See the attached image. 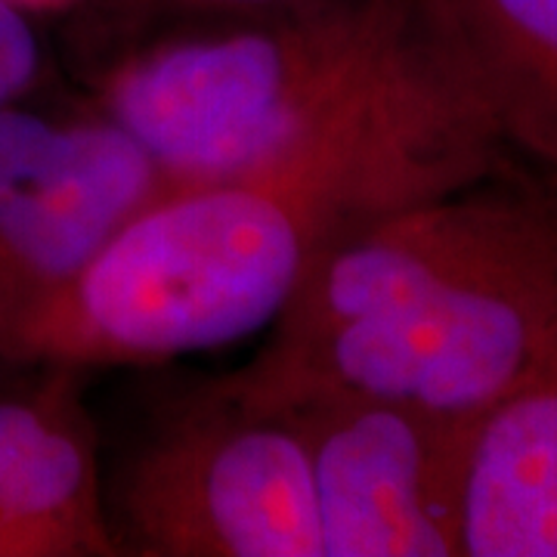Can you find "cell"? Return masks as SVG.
<instances>
[{
    "label": "cell",
    "mask_w": 557,
    "mask_h": 557,
    "mask_svg": "<svg viewBox=\"0 0 557 557\" xmlns=\"http://www.w3.org/2000/svg\"><path fill=\"white\" fill-rule=\"evenodd\" d=\"M174 189L137 139L90 102L0 109V329L75 276L106 239Z\"/></svg>",
    "instance_id": "cell-6"
},
{
    "label": "cell",
    "mask_w": 557,
    "mask_h": 557,
    "mask_svg": "<svg viewBox=\"0 0 557 557\" xmlns=\"http://www.w3.org/2000/svg\"><path fill=\"white\" fill-rule=\"evenodd\" d=\"M557 338V171L505 168L359 223L300 282L251 391L338 387L474 424Z\"/></svg>",
    "instance_id": "cell-2"
},
{
    "label": "cell",
    "mask_w": 557,
    "mask_h": 557,
    "mask_svg": "<svg viewBox=\"0 0 557 557\" xmlns=\"http://www.w3.org/2000/svg\"><path fill=\"white\" fill-rule=\"evenodd\" d=\"M81 369L0 379V557H121Z\"/></svg>",
    "instance_id": "cell-7"
},
{
    "label": "cell",
    "mask_w": 557,
    "mask_h": 557,
    "mask_svg": "<svg viewBox=\"0 0 557 557\" xmlns=\"http://www.w3.org/2000/svg\"><path fill=\"white\" fill-rule=\"evenodd\" d=\"M255 394L285 403L304 434L322 557H461L474 424L338 387Z\"/></svg>",
    "instance_id": "cell-5"
},
{
    "label": "cell",
    "mask_w": 557,
    "mask_h": 557,
    "mask_svg": "<svg viewBox=\"0 0 557 557\" xmlns=\"http://www.w3.org/2000/svg\"><path fill=\"white\" fill-rule=\"evenodd\" d=\"M437 60L416 0H295L146 38L78 78L174 186L285 156Z\"/></svg>",
    "instance_id": "cell-3"
},
{
    "label": "cell",
    "mask_w": 557,
    "mask_h": 557,
    "mask_svg": "<svg viewBox=\"0 0 557 557\" xmlns=\"http://www.w3.org/2000/svg\"><path fill=\"white\" fill-rule=\"evenodd\" d=\"M7 3H13V7H20L22 13H28V16H44V13H69V10H75L81 0H7Z\"/></svg>",
    "instance_id": "cell-12"
},
{
    "label": "cell",
    "mask_w": 557,
    "mask_h": 557,
    "mask_svg": "<svg viewBox=\"0 0 557 557\" xmlns=\"http://www.w3.org/2000/svg\"><path fill=\"white\" fill-rule=\"evenodd\" d=\"M461 557H557V338L471 428Z\"/></svg>",
    "instance_id": "cell-9"
},
{
    "label": "cell",
    "mask_w": 557,
    "mask_h": 557,
    "mask_svg": "<svg viewBox=\"0 0 557 557\" xmlns=\"http://www.w3.org/2000/svg\"><path fill=\"white\" fill-rule=\"evenodd\" d=\"M440 60L505 149L557 171V0H416Z\"/></svg>",
    "instance_id": "cell-8"
},
{
    "label": "cell",
    "mask_w": 557,
    "mask_h": 557,
    "mask_svg": "<svg viewBox=\"0 0 557 557\" xmlns=\"http://www.w3.org/2000/svg\"><path fill=\"white\" fill-rule=\"evenodd\" d=\"M502 168L505 146L437 53L285 156L146 205L0 329V379L164 362L251 338L359 223Z\"/></svg>",
    "instance_id": "cell-1"
},
{
    "label": "cell",
    "mask_w": 557,
    "mask_h": 557,
    "mask_svg": "<svg viewBox=\"0 0 557 557\" xmlns=\"http://www.w3.org/2000/svg\"><path fill=\"white\" fill-rule=\"evenodd\" d=\"M47 81V50L35 16L0 0V109L38 100Z\"/></svg>",
    "instance_id": "cell-11"
},
{
    "label": "cell",
    "mask_w": 557,
    "mask_h": 557,
    "mask_svg": "<svg viewBox=\"0 0 557 557\" xmlns=\"http://www.w3.org/2000/svg\"><path fill=\"white\" fill-rule=\"evenodd\" d=\"M102 474L121 557H322L298 421L233 375L164 403Z\"/></svg>",
    "instance_id": "cell-4"
},
{
    "label": "cell",
    "mask_w": 557,
    "mask_h": 557,
    "mask_svg": "<svg viewBox=\"0 0 557 557\" xmlns=\"http://www.w3.org/2000/svg\"><path fill=\"white\" fill-rule=\"evenodd\" d=\"M295 0H81L65 13V50L75 75L139 40L201 22L236 20Z\"/></svg>",
    "instance_id": "cell-10"
}]
</instances>
